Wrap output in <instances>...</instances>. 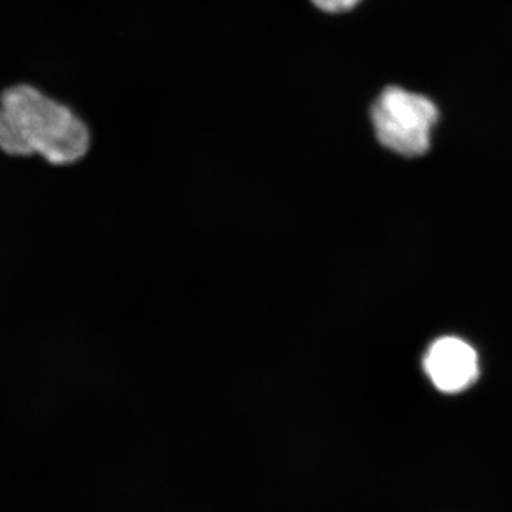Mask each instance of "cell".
Segmentation results:
<instances>
[{"label": "cell", "instance_id": "6da1fadb", "mask_svg": "<svg viewBox=\"0 0 512 512\" xmlns=\"http://www.w3.org/2000/svg\"><path fill=\"white\" fill-rule=\"evenodd\" d=\"M89 148L86 123L35 87L20 84L0 97V150L8 156H39L62 167L82 160Z\"/></svg>", "mask_w": 512, "mask_h": 512}, {"label": "cell", "instance_id": "7a4b0ae2", "mask_svg": "<svg viewBox=\"0 0 512 512\" xmlns=\"http://www.w3.org/2000/svg\"><path fill=\"white\" fill-rule=\"evenodd\" d=\"M370 119L384 148L402 157L416 158L430 150L439 109L421 94L387 87L373 103Z\"/></svg>", "mask_w": 512, "mask_h": 512}, {"label": "cell", "instance_id": "3957f363", "mask_svg": "<svg viewBox=\"0 0 512 512\" xmlns=\"http://www.w3.org/2000/svg\"><path fill=\"white\" fill-rule=\"evenodd\" d=\"M423 369L437 390L457 394L470 389L480 376L476 349L466 340L444 336L434 340L423 359Z\"/></svg>", "mask_w": 512, "mask_h": 512}, {"label": "cell", "instance_id": "277c9868", "mask_svg": "<svg viewBox=\"0 0 512 512\" xmlns=\"http://www.w3.org/2000/svg\"><path fill=\"white\" fill-rule=\"evenodd\" d=\"M311 2L322 12L343 13L356 8L360 0H311Z\"/></svg>", "mask_w": 512, "mask_h": 512}]
</instances>
